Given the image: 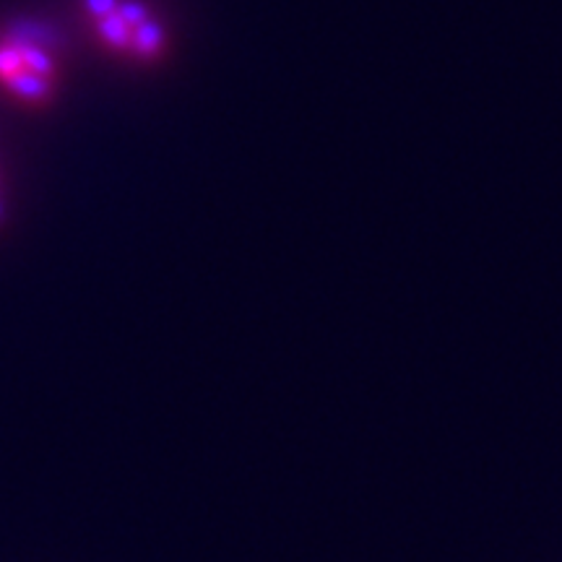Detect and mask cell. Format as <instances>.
I'll use <instances>...</instances> for the list:
<instances>
[{
    "label": "cell",
    "instance_id": "6da1fadb",
    "mask_svg": "<svg viewBox=\"0 0 562 562\" xmlns=\"http://www.w3.org/2000/svg\"><path fill=\"white\" fill-rule=\"evenodd\" d=\"M55 70L45 53L21 42L0 45V83L19 100L45 102L53 91Z\"/></svg>",
    "mask_w": 562,
    "mask_h": 562
}]
</instances>
